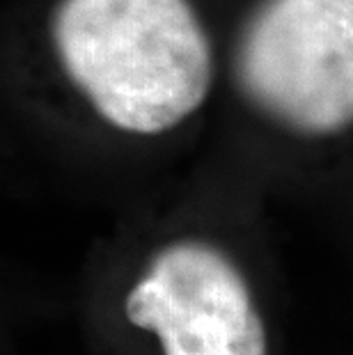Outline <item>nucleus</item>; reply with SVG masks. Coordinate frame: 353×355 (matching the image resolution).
<instances>
[{"label":"nucleus","instance_id":"1","mask_svg":"<svg viewBox=\"0 0 353 355\" xmlns=\"http://www.w3.org/2000/svg\"><path fill=\"white\" fill-rule=\"evenodd\" d=\"M51 37L67 78L119 131H170L212 92L214 49L191 0H60Z\"/></svg>","mask_w":353,"mask_h":355},{"label":"nucleus","instance_id":"2","mask_svg":"<svg viewBox=\"0 0 353 355\" xmlns=\"http://www.w3.org/2000/svg\"><path fill=\"white\" fill-rule=\"evenodd\" d=\"M239 92L298 135H337L353 119V0H259L232 58Z\"/></svg>","mask_w":353,"mask_h":355},{"label":"nucleus","instance_id":"3","mask_svg":"<svg viewBox=\"0 0 353 355\" xmlns=\"http://www.w3.org/2000/svg\"><path fill=\"white\" fill-rule=\"evenodd\" d=\"M131 326L159 337L163 355H268L264 319L234 259L202 239L156 250L124 298Z\"/></svg>","mask_w":353,"mask_h":355}]
</instances>
